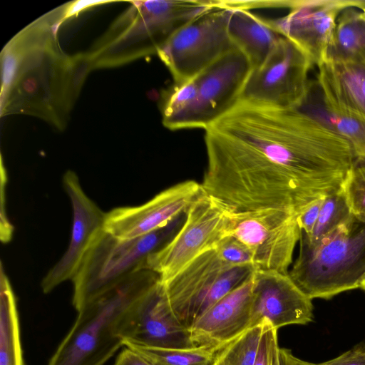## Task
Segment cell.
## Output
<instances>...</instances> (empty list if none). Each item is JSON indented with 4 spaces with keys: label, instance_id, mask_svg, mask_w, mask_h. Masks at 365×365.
<instances>
[{
    "label": "cell",
    "instance_id": "1",
    "mask_svg": "<svg viewBox=\"0 0 365 365\" xmlns=\"http://www.w3.org/2000/svg\"><path fill=\"white\" fill-rule=\"evenodd\" d=\"M208 127L259 151L319 196L341 189L355 158L344 138L297 108L237 102Z\"/></svg>",
    "mask_w": 365,
    "mask_h": 365
},
{
    "label": "cell",
    "instance_id": "2",
    "mask_svg": "<svg viewBox=\"0 0 365 365\" xmlns=\"http://www.w3.org/2000/svg\"><path fill=\"white\" fill-rule=\"evenodd\" d=\"M207 167L201 188L234 212L281 210L299 215L320 197L286 168L211 127L205 129Z\"/></svg>",
    "mask_w": 365,
    "mask_h": 365
},
{
    "label": "cell",
    "instance_id": "3",
    "mask_svg": "<svg viewBox=\"0 0 365 365\" xmlns=\"http://www.w3.org/2000/svg\"><path fill=\"white\" fill-rule=\"evenodd\" d=\"M159 280L155 272L139 270L86 304L48 365H104L123 346L118 327L124 313Z\"/></svg>",
    "mask_w": 365,
    "mask_h": 365
},
{
    "label": "cell",
    "instance_id": "4",
    "mask_svg": "<svg viewBox=\"0 0 365 365\" xmlns=\"http://www.w3.org/2000/svg\"><path fill=\"white\" fill-rule=\"evenodd\" d=\"M101 40L90 58L96 66H108L156 53L183 26L217 6L219 1H133Z\"/></svg>",
    "mask_w": 365,
    "mask_h": 365
},
{
    "label": "cell",
    "instance_id": "5",
    "mask_svg": "<svg viewBox=\"0 0 365 365\" xmlns=\"http://www.w3.org/2000/svg\"><path fill=\"white\" fill-rule=\"evenodd\" d=\"M288 274L312 299L359 288L365 274V222L353 215L314 245L300 239Z\"/></svg>",
    "mask_w": 365,
    "mask_h": 365
},
{
    "label": "cell",
    "instance_id": "6",
    "mask_svg": "<svg viewBox=\"0 0 365 365\" xmlns=\"http://www.w3.org/2000/svg\"><path fill=\"white\" fill-rule=\"evenodd\" d=\"M255 269L246 249L230 237L162 284L175 314L189 328L207 309L242 284Z\"/></svg>",
    "mask_w": 365,
    "mask_h": 365
},
{
    "label": "cell",
    "instance_id": "7",
    "mask_svg": "<svg viewBox=\"0 0 365 365\" xmlns=\"http://www.w3.org/2000/svg\"><path fill=\"white\" fill-rule=\"evenodd\" d=\"M185 215L149 234L123 240L102 230L94 238L71 281L77 312L120 281L143 269L148 257L164 246L182 225Z\"/></svg>",
    "mask_w": 365,
    "mask_h": 365
},
{
    "label": "cell",
    "instance_id": "8",
    "mask_svg": "<svg viewBox=\"0 0 365 365\" xmlns=\"http://www.w3.org/2000/svg\"><path fill=\"white\" fill-rule=\"evenodd\" d=\"M230 237L232 222L228 210L202 191L186 212L175 235L148 257L143 269L155 272L164 283L196 257Z\"/></svg>",
    "mask_w": 365,
    "mask_h": 365
},
{
    "label": "cell",
    "instance_id": "9",
    "mask_svg": "<svg viewBox=\"0 0 365 365\" xmlns=\"http://www.w3.org/2000/svg\"><path fill=\"white\" fill-rule=\"evenodd\" d=\"M232 8L225 1L179 29L157 52L174 81L194 78L224 54L237 48L227 26Z\"/></svg>",
    "mask_w": 365,
    "mask_h": 365
},
{
    "label": "cell",
    "instance_id": "10",
    "mask_svg": "<svg viewBox=\"0 0 365 365\" xmlns=\"http://www.w3.org/2000/svg\"><path fill=\"white\" fill-rule=\"evenodd\" d=\"M313 66L292 41L282 36L264 63L251 71L238 102L278 108L298 107L306 96Z\"/></svg>",
    "mask_w": 365,
    "mask_h": 365
},
{
    "label": "cell",
    "instance_id": "11",
    "mask_svg": "<svg viewBox=\"0 0 365 365\" xmlns=\"http://www.w3.org/2000/svg\"><path fill=\"white\" fill-rule=\"evenodd\" d=\"M228 212L232 237L246 249L255 267L287 274L301 237L297 216L277 210Z\"/></svg>",
    "mask_w": 365,
    "mask_h": 365
},
{
    "label": "cell",
    "instance_id": "12",
    "mask_svg": "<svg viewBox=\"0 0 365 365\" xmlns=\"http://www.w3.org/2000/svg\"><path fill=\"white\" fill-rule=\"evenodd\" d=\"M123 342L165 348H192L188 327L175 314L159 280L124 313L118 327Z\"/></svg>",
    "mask_w": 365,
    "mask_h": 365
},
{
    "label": "cell",
    "instance_id": "13",
    "mask_svg": "<svg viewBox=\"0 0 365 365\" xmlns=\"http://www.w3.org/2000/svg\"><path fill=\"white\" fill-rule=\"evenodd\" d=\"M252 66L238 48L224 54L198 74V93L187 128H204L239 101Z\"/></svg>",
    "mask_w": 365,
    "mask_h": 365
},
{
    "label": "cell",
    "instance_id": "14",
    "mask_svg": "<svg viewBox=\"0 0 365 365\" xmlns=\"http://www.w3.org/2000/svg\"><path fill=\"white\" fill-rule=\"evenodd\" d=\"M202 193L200 183L192 180L182 181L143 205L111 210L106 215L103 229L123 240L149 234L184 215Z\"/></svg>",
    "mask_w": 365,
    "mask_h": 365
},
{
    "label": "cell",
    "instance_id": "15",
    "mask_svg": "<svg viewBox=\"0 0 365 365\" xmlns=\"http://www.w3.org/2000/svg\"><path fill=\"white\" fill-rule=\"evenodd\" d=\"M349 7L352 0L292 1L287 14L267 21L319 66L326 61L339 15Z\"/></svg>",
    "mask_w": 365,
    "mask_h": 365
},
{
    "label": "cell",
    "instance_id": "16",
    "mask_svg": "<svg viewBox=\"0 0 365 365\" xmlns=\"http://www.w3.org/2000/svg\"><path fill=\"white\" fill-rule=\"evenodd\" d=\"M313 320L312 299L288 273L254 270L250 327L266 322L278 330L288 325H306Z\"/></svg>",
    "mask_w": 365,
    "mask_h": 365
},
{
    "label": "cell",
    "instance_id": "17",
    "mask_svg": "<svg viewBox=\"0 0 365 365\" xmlns=\"http://www.w3.org/2000/svg\"><path fill=\"white\" fill-rule=\"evenodd\" d=\"M63 184L72 206L71 240L64 255L41 281V287L45 294L72 279L93 240L103 230L106 220V213L87 196L75 172L66 171Z\"/></svg>",
    "mask_w": 365,
    "mask_h": 365
},
{
    "label": "cell",
    "instance_id": "18",
    "mask_svg": "<svg viewBox=\"0 0 365 365\" xmlns=\"http://www.w3.org/2000/svg\"><path fill=\"white\" fill-rule=\"evenodd\" d=\"M252 289V274L200 315L189 327L193 343L217 352L250 327Z\"/></svg>",
    "mask_w": 365,
    "mask_h": 365
},
{
    "label": "cell",
    "instance_id": "19",
    "mask_svg": "<svg viewBox=\"0 0 365 365\" xmlns=\"http://www.w3.org/2000/svg\"><path fill=\"white\" fill-rule=\"evenodd\" d=\"M316 82L326 103L365 119V62L325 61Z\"/></svg>",
    "mask_w": 365,
    "mask_h": 365
},
{
    "label": "cell",
    "instance_id": "20",
    "mask_svg": "<svg viewBox=\"0 0 365 365\" xmlns=\"http://www.w3.org/2000/svg\"><path fill=\"white\" fill-rule=\"evenodd\" d=\"M225 3L232 8L227 26L230 38L248 58L252 70L259 68L282 36L268 24L267 19L232 6L228 1Z\"/></svg>",
    "mask_w": 365,
    "mask_h": 365
},
{
    "label": "cell",
    "instance_id": "21",
    "mask_svg": "<svg viewBox=\"0 0 365 365\" xmlns=\"http://www.w3.org/2000/svg\"><path fill=\"white\" fill-rule=\"evenodd\" d=\"M297 108L313 116L350 145L355 158L365 160V119L336 109L323 99L316 83Z\"/></svg>",
    "mask_w": 365,
    "mask_h": 365
},
{
    "label": "cell",
    "instance_id": "22",
    "mask_svg": "<svg viewBox=\"0 0 365 365\" xmlns=\"http://www.w3.org/2000/svg\"><path fill=\"white\" fill-rule=\"evenodd\" d=\"M325 61L365 62V18L357 9L339 15Z\"/></svg>",
    "mask_w": 365,
    "mask_h": 365
},
{
    "label": "cell",
    "instance_id": "23",
    "mask_svg": "<svg viewBox=\"0 0 365 365\" xmlns=\"http://www.w3.org/2000/svg\"><path fill=\"white\" fill-rule=\"evenodd\" d=\"M0 365H24L16 299L1 264Z\"/></svg>",
    "mask_w": 365,
    "mask_h": 365
},
{
    "label": "cell",
    "instance_id": "24",
    "mask_svg": "<svg viewBox=\"0 0 365 365\" xmlns=\"http://www.w3.org/2000/svg\"><path fill=\"white\" fill-rule=\"evenodd\" d=\"M198 75L189 80L174 81L163 90L159 108L163 125L169 130L186 129L198 93Z\"/></svg>",
    "mask_w": 365,
    "mask_h": 365
},
{
    "label": "cell",
    "instance_id": "25",
    "mask_svg": "<svg viewBox=\"0 0 365 365\" xmlns=\"http://www.w3.org/2000/svg\"><path fill=\"white\" fill-rule=\"evenodd\" d=\"M153 365H213L216 351L204 346L192 348H165L142 346L124 342Z\"/></svg>",
    "mask_w": 365,
    "mask_h": 365
},
{
    "label": "cell",
    "instance_id": "26",
    "mask_svg": "<svg viewBox=\"0 0 365 365\" xmlns=\"http://www.w3.org/2000/svg\"><path fill=\"white\" fill-rule=\"evenodd\" d=\"M352 216L341 189L328 194L324 197L313 230L309 235L301 230L300 239L310 245H317Z\"/></svg>",
    "mask_w": 365,
    "mask_h": 365
},
{
    "label": "cell",
    "instance_id": "27",
    "mask_svg": "<svg viewBox=\"0 0 365 365\" xmlns=\"http://www.w3.org/2000/svg\"><path fill=\"white\" fill-rule=\"evenodd\" d=\"M269 324L262 322L249 327L216 353L217 365H254L263 334Z\"/></svg>",
    "mask_w": 365,
    "mask_h": 365
},
{
    "label": "cell",
    "instance_id": "28",
    "mask_svg": "<svg viewBox=\"0 0 365 365\" xmlns=\"http://www.w3.org/2000/svg\"><path fill=\"white\" fill-rule=\"evenodd\" d=\"M341 189L351 214L365 222V160L354 158Z\"/></svg>",
    "mask_w": 365,
    "mask_h": 365
},
{
    "label": "cell",
    "instance_id": "29",
    "mask_svg": "<svg viewBox=\"0 0 365 365\" xmlns=\"http://www.w3.org/2000/svg\"><path fill=\"white\" fill-rule=\"evenodd\" d=\"M325 196L315 200L297 217L300 230L307 235L312 232L317 223Z\"/></svg>",
    "mask_w": 365,
    "mask_h": 365
},
{
    "label": "cell",
    "instance_id": "30",
    "mask_svg": "<svg viewBox=\"0 0 365 365\" xmlns=\"http://www.w3.org/2000/svg\"><path fill=\"white\" fill-rule=\"evenodd\" d=\"M320 365H365V343H360Z\"/></svg>",
    "mask_w": 365,
    "mask_h": 365
},
{
    "label": "cell",
    "instance_id": "31",
    "mask_svg": "<svg viewBox=\"0 0 365 365\" xmlns=\"http://www.w3.org/2000/svg\"><path fill=\"white\" fill-rule=\"evenodd\" d=\"M277 331L270 325L268 326L262 336L254 365H271L272 348L275 339H277Z\"/></svg>",
    "mask_w": 365,
    "mask_h": 365
},
{
    "label": "cell",
    "instance_id": "32",
    "mask_svg": "<svg viewBox=\"0 0 365 365\" xmlns=\"http://www.w3.org/2000/svg\"><path fill=\"white\" fill-rule=\"evenodd\" d=\"M112 2L110 1H89V0H79L72 1L68 6H63V10L59 14V21L58 23V26L67 19L76 16L84 10H86L93 6L98 5L108 4Z\"/></svg>",
    "mask_w": 365,
    "mask_h": 365
},
{
    "label": "cell",
    "instance_id": "33",
    "mask_svg": "<svg viewBox=\"0 0 365 365\" xmlns=\"http://www.w3.org/2000/svg\"><path fill=\"white\" fill-rule=\"evenodd\" d=\"M114 365H153L135 350L124 346L117 356Z\"/></svg>",
    "mask_w": 365,
    "mask_h": 365
},
{
    "label": "cell",
    "instance_id": "34",
    "mask_svg": "<svg viewBox=\"0 0 365 365\" xmlns=\"http://www.w3.org/2000/svg\"><path fill=\"white\" fill-rule=\"evenodd\" d=\"M279 356L281 365H320L302 360L295 356L291 350L279 347Z\"/></svg>",
    "mask_w": 365,
    "mask_h": 365
},
{
    "label": "cell",
    "instance_id": "35",
    "mask_svg": "<svg viewBox=\"0 0 365 365\" xmlns=\"http://www.w3.org/2000/svg\"><path fill=\"white\" fill-rule=\"evenodd\" d=\"M271 365H281L279 356V346L278 344V339H276L272 348Z\"/></svg>",
    "mask_w": 365,
    "mask_h": 365
},
{
    "label": "cell",
    "instance_id": "36",
    "mask_svg": "<svg viewBox=\"0 0 365 365\" xmlns=\"http://www.w3.org/2000/svg\"><path fill=\"white\" fill-rule=\"evenodd\" d=\"M352 6L359 10L365 18V0H352Z\"/></svg>",
    "mask_w": 365,
    "mask_h": 365
},
{
    "label": "cell",
    "instance_id": "37",
    "mask_svg": "<svg viewBox=\"0 0 365 365\" xmlns=\"http://www.w3.org/2000/svg\"><path fill=\"white\" fill-rule=\"evenodd\" d=\"M359 288H360L361 289H362L365 292V274L364 275V277H362V279L360 282Z\"/></svg>",
    "mask_w": 365,
    "mask_h": 365
},
{
    "label": "cell",
    "instance_id": "38",
    "mask_svg": "<svg viewBox=\"0 0 365 365\" xmlns=\"http://www.w3.org/2000/svg\"><path fill=\"white\" fill-rule=\"evenodd\" d=\"M213 365H217L216 362H215V364Z\"/></svg>",
    "mask_w": 365,
    "mask_h": 365
}]
</instances>
